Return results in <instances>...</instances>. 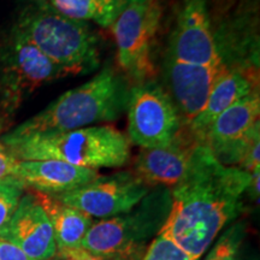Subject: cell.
Masks as SVG:
<instances>
[{
    "instance_id": "1",
    "label": "cell",
    "mask_w": 260,
    "mask_h": 260,
    "mask_svg": "<svg viewBox=\"0 0 260 260\" xmlns=\"http://www.w3.org/2000/svg\"><path fill=\"white\" fill-rule=\"evenodd\" d=\"M251 175L217 160L206 145L194 148L186 176L171 190V209L160 234L199 260L228 223L242 211Z\"/></svg>"
},
{
    "instance_id": "2",
    "label": "cell",
    "mask_w": 260,
    "mask_h": 260,
    "mask_svg": "<svg viewBox=\"0 0 260 260\" xmlns=\"http://www.w3.org/2000/svg\"><path fill=\"white\" fill-rule=\"evenodd\" d=\"M132 86L124 75L107 65L93 79L67 90L5 136L69 132L117 121L126 111Z\"/></svg>"
},
{
    "instance_id": "3",
    "label": "cell",
    "mask_w": 260,
    "mask_h": 260,
    "mask_svg": "<svg viewBox=\"0 0 260 260\" xmlns=\"http://www.w3.org/2000/svg\"><path fill=\"white\" fill-rule=\"evenodd\" d=\"M2 144L17 160L53 159L94 170L122 168L130 159V141L112 125H93L19 138L4 135Z\"/></svg>"
},
{
    "instance_id": "4",
    "label": "cell",
    "mask_w": 260,
    "mask_h": 260,
    "mask_svg": "<svg viewBox=\"0 0 260 260\" xmlns=\"http://www.w3.org/2000/svg\"><path fill=\"white\" fill-rule=\"evenodd\" d=\"M14 28L68 75H86L100 67L102 45L95 31L87 22L58 14L47 3L27 6Z\"/></svg>"
},
{
    "instance_id": "5",
    "label": "cell",
    "mask_w": 260,
    "mask_h": 260,
    "mask_svg": "<svg viewBox=\"0 0 260 260\" xmlns=\"http://www.w3.org/2000/svg\"><path fill=\"white\" fill-rule=\"evenodd\" d=\"M171 209V190L154 187L128 212L90 225L81 247L98 255H144Z\"/></svg>"
},
{
    "instance_id": "6",
    "label": "cell",
    "mask_w": 260,
    "mask_h": 260,
    "mask_svg": "<svg viewBox=\"0 0 260 260\" xmlns=\"http://www.w3.org/2000/svg\"><path fill=\"white\" fill-rule=\"evenodd\" d=\"M68 76L12 27L0 41V115L12 116L35 90Z\"/></svg>"
},
{
    "instance_id": "7",
    "label": "cell",
    "mask_w": 260,
    "mask_h": 260,
    "mask_svg": "<svg viewBox=\"0 0 260 260\" xmlns=\"http://www.w3.org/2000/svg\"><path fill=\"white\" fill-rule=\"evenodd\" d=\"M161 16V0H147L126 5L111 24L118 65L132 84L154 80L153 48Z\"/></svg>"
},
{
    "instance_id": "8",
    "label": "cell",
    "mask_w": 260,
    "mask_h": 260,
    "mask_svg": "<svg viewBox=\"0 0 260 260\" xmlns=\"http://www.w3.org/2000/svg\"><path fill=\"white\" fill-rule=\"evenodd\" d=\"M125 112L126 138L141 148L165 147L184 128L171 96L155 80L133 84Z\"/></svg>"
},
{
    "instance_id": "9",
    "label": "cell",
    "mask_w": 260,
    "mask_h": 260,
    "mask_svg": "<svg viewBox=\"0 0 260 260\" xmlns=\"http://www.w3.org/2000/svg\"><path fill=\"white\" fill-rule=\"evenodd\" d=\"M151 189L133 171H119L99 175L86 186L51 197L92 218L105 219L134 209Z\"/></svg>"
},
{
    "instance_id": "10",
    "label": "cell",
    "mask_w": 260,
    "mask_h": 260,
    "mask_svg": "<svg viewBox=\"0 0 260 260\" xmlns=\"http://www.w3.org/2000/svg\"><path fill=\"white\" fill-rule=\"evenodd\" d=\"M259 89L225 110L210 126L205 138L217 160L226 167H239L255 139L260 138Z\"/></svg>"
},
{
    "instance_id": "11",
    "label": "cell",
    "mask_w": 260,
    "mask_h": 260,
    "mask_svg": "<svg viewBox=\"0 0 260 260\" xmlns=\"http://www.w3.org/2000/svg\"><path fill=\"white\" fill-rule=\"evenodd\" d=\"M167 56L184 63L223 64L214 42L207 0H180Z\"/></svg>"
},
{
    "instance_id": "12",
    "label": "cell",
    "mask_w": 260,
    "mask_h": 260,
    "mask_svg": "<svg viewBox=\"0 0 260 260\" xmlns=\"http://www.w3.org/2000/svg\"><path fill=\"white\" fill-rule=\"evenodd\" d=\"M225 68L224 64L184 63L165 54L162 64L165 89L176 105L184 126L203 111L214 83Z\"/></svg>"
},
{
    "instance_id": "13",
    "label": "cell",
    "mask_w": 260,
    "mask_h": 260,
    "mask_svg": "<svg viewBox=\"0 0 260 260\" xmlns=\"http://www.w3.org/2000/svg\"><path fill=\"white\" fill-rule=\"evenodd\" d=\"M2 239L32 260H51L57 252L53 226L35 193L23 194Z\"/></svg>"
},
{
    "instance_id": "14",
    "label": "cell",
    "mask_w": 260,
    "mask_h": 260,
    "mask_svg": "<svg viewBox=\"0 0 260 260\" xmlns=\"http://www.w3.org/2000/svg\"><path fill=\"white\" fill-rule=\"evenodd\" d=\"M198 145L199 142L184 126L170 145L160 148H142L136 155L133 172L151 188H172L186 176Z\"/></svg>"
},
{
    "instance_id": "15",
    "label": "cell",
    "mask_w": 260,
    "mask_h": 260,
    "mask_svg": "<svg viewBox=\"0 0 260 260\" xmlns=\"http://www.w3.org/2000/svg\"><path fill=\"white\" fill-rule=\"evenodd\" d=\"M259 74L240 68H225L214 83L204 110L186 128L199 144H204L217 117L242 98L259 89Z\"/></svg>"
},
{
    "instance_id": "16",
    "label": "cell",
    "mask_w": 260,
    "mask_h": 260,
    "mask_svg": "<svg viewBox=\"0 0 260 260\" xmlns=\"http://www.w3.org/2000/svg\"><path fill=\"white\" fill-rule=\"evenodd\" d=\"M99 176L94 169L76 167L53 160H18L15 177L35 191L48 195L68 193L81 188Z\"/></svg>"
},
{
    "instance_id": "17",
    "label": "cell",
    "mask_w": 260,
    "mask_h": 260,
    "mask_svg": "<svg viewBox=\"0 0 260 260\" xmlns=\"http://www.w3.org/2000/svg\"><path fill=\"white\" fill-rule=\"evenodd\" d=\"M34 193L46 211L53 226L57 251L81 247L84 236L94 223L92 217L75 207L60 203L51 195L40 191Z\"/></svg>"
},
{
    "instance_id": "18",
    "label": "cell",
    "mask_w": 260,
    "mask_h": 260,
    "mask_svg": "<svg viewBox=\"0 0 260 260\" xmlns=\"http://www.w3.org/2000/svg\"><path fill=\"white\" fill-rule=\"evenodd\" d=\"M24 189V184L16 177L0 181V237L14 216Z\"/></svg>"
},
{
    "instance_id": "19",
    "label": "cell",
    "mask_w": 260,
    "mask_h": 260,
    "mask_svg": "<svg viewBox=\"0 0 260 260\" xmlns=\"http://www.w3.org/2000/svg\"><path fill=\"white\" fill-rule=\"evenodd\" d=\"M52 9L65 17L76 21H94L103 27V17L93 0H48Z\"/></svg>"
},
{
    "instance_id": "20",
    "label": "cell",
    "mask_w": 260,
    "mask_h": 260,
    "mask_svg": "<svg viewBox=\"0 0 260 260\" xmlns=\"http://www.w3.org/2000/svg\"><path fill=\"white\" fill-rule=\"evenodd\" d=\"M245 233V224H234L222 234L204 260H236Z\"/></svg>"
},
{
    "instance_id": "21",
    "label": "cell",
    "mask_w": 260,
    "mask_h": 260,
    "mask_svg": "<svg viewBox=\"0 0 260 260\" xmlns=\"http://www.w3.org/2000/svg\"><path fill=\"white\" fill-rule=\"evenodd\" d=\"M142 260H193L169 237L159 233L149 243Z\"/></svg>"
},
{
    "instance_id": "22",
    "label": "cell",
    "mask_w": 260,
    "mask_h": 260,
    "mask_svg": "<svg viewBox=\"0 0 260 260\" xmlns=\"http://www.w3.org/2000/svg\"><path fill=\"white\" fill-rule=\"evenodd\" d=\"M98 5L103 17V27H111L117 16L128 5L126 0H93Z\"/></svg>"
},
{
    "instance_id": "23",
    "label": "cell",
    "mask_w": 260,
    "mask_h": 260,
    "mask_svg": "<svg viewBox=\"0 0 260 260\" xmlns=\"http://www.w3.org/2000/svg\"><path fill=\"white\" fill-rule=\"evenodd\" d=\"M53 260H113L109 255H98L90 253L82 247H76V248L59 249L54 254ZM51 259V260H52Z\"/></svg>"
},
{
    "instance_id": "24",
    "label": "cell",
    "mask_w": 260,
    "mask_h": 260,
    "mask_svg": "<svg viewBox=\"0 0 260 260\" xmlns=\"http://www.w3.org/2000/svg\"><path fill=\"white\" fill-rule=\"evenodd\" d=\"M18 160L9 152V149L0 142V181L15 177Z\"/></svg>"
},
{
    "instance_id": "25",
    "label": "cell",
    "mask_w": 260,
    "mask_h": 260,
    "mask_svg": "<svg viewBox=\"0 0 260 260\" xmlns=\"http://www.w3.org/2000/svg\"><path fill=\"white\" fill-rule=\"evenodd\" d=\"M0 260H32L15 243L0 237Z\"/></svg>"
},
{
    "instance_id": "26",
    "label": "cell",
    "mask_w": 260,
    "mask_h": 260,
    "mask_svg": "<svg viewBox=\"0 0 260 260\" xmlns=\"http://www.w3.org/2000/svg\"><path fill=\"white\" fill-rule=\"evenodd\" d=\"M147 2V0H126L128 4H141V3Z\"/></svg>"
},
{
    "instance_id": "27",
    "label": "cell",
    "mask_w": 260,
    "mask_h": 260,
    "mask_svg": "<svg viewBox=\"0 0 260 260\" xmlns=\"http://www.w3.org/2000/svg\"><path fill=\"white\" fill-rule=\"evenodd\" d=\"M4 122H5V119L3 118L2 115H0V133H2L3 129H4Z\"/></svg>"
},
{
    "instance_id": "28",
    "label": "cell",
    "mask_w": 260,
    "mask_h": 260,
    "mask_svg": "<svg viewBox=\"0 0 260 260\" xmlns=\"http://www.w3.org/2000/svg\"><path fill=\"white\" fill-rule=\"evenodd\" d=\"M38 2H41V3H46L48 0H38Z\"/></svg>"
}]
</instances>
